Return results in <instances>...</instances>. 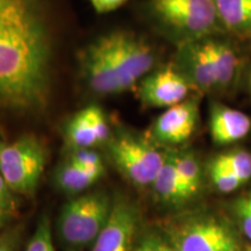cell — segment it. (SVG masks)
Instances as JSON below:
<instances>
[{"mask_svg":"<svg viewBox=\"0 0 251 251\" xmlns=\"http://www.w3.org/2000/svg\"><path fill=\"white\" fill-rule=\"evenodd\" d=\"M54 35L47 0H0V106L43 111L51 87Z\"/></svg>","mask_w":251,"mask_h":251,"instance_id":"1","label":"cell"},{"mask_svg":"<svg viewBox=\"0 0 251 251\" xmlns=\"http://www.w3.org/2000/svg\"><path fill=\"white\" fill-rule=\"evenodd\" d=\"M114 198L105 191L78 196L63 206L57 222L58 233L71 247L93 243L107 224Z\"/></svg>","mask_w":251,"mask_h":251,"instance_id":"2","label":"cell"},{"mask_svg":"<svg viewBox=\"0 0 251 251\" xmlns=\"http://www.w3.org/2000/svg\"><path fill=\"white\" fill-rule=\"evenodd\" d=\"M106 144L115 168L139 187L153 183L166 158V153L159 151L151 141L129 130L117 131Z\"/></svg>","mask_w":251,"mask_h":251,"instance_id":"3","label":"cell"},{"mask_svg":"<svg viewBox=\"0 0 251 251\" xmlns=\"http://www.w3.org/2000/svg\"><path fill=\"white\" fill-rule=\"evenodd\" d=\"M47 150L33 134H25L5 147L0 174L17 194L33 196L45 172Z\"/></svg>","mask_w":251,"mask_h":251,"instance_id":"4","label":"cell"},{"mask_svg":"<svg viewBox=\"0 0 251 251\" xmlns=\"http://www.w3.org/2000/svg\"><path fill=\"white\" fill-rule=\"evenodd\" d=\"M155 18L185 42L199 41L219 24L214 0H150Z\"/></svg>","mask_w":251,"mask_h":251,"instance_id":"5","label":"cell"},{"mask_svg":"<svg viewBox=\"0 0 251 251\" xmlns=\"http://www.w3.org/2000/svg\"><path fill=\"white\" fill-rule=\"evenodd\" d=\"M122 92L143 79L155 64V52L142 37L128 30H114L102 35Z\"/></svg>","mask_w":251,"mask_h":251,"instance_id":"6","label":"cell"},{"mask_svg":"<svg viewBox=\"0 0 251 251\" xmlns=\"http://www.w3.org/2000/svg\"><path fill=\"white\" fill-rule=\"evenodd\" d=\"M171 244L179 251H240L228 226L214 218H194L176 227Z\"/></svg>","mask_w":251,"mask_h":251,"instance_id":"7","label":"cell"},{"mask_svg":"<svg viewBox=\"0 0 251 251\" xmlns=\"http://www.w3.org/2000/svg\"><path fill=\"white\" fill-rule=\"evenodd\" d=\"M139 224L136 205L126 197H115L111 216L92 243V251H134Z\"/></svg>","mask_w":251,"mask_h":251,"instance_id":"8","label":"cell"},{"mask_svg":"<svg viewBox=\"0 0 251 251\" xmlns=\"http://www.w3.org/2000/svg\"><path fill=\"white\" fill-rule=\"evenodd\" d=\"M190 81L174 67H166L148 75L141 80L139 97L148 107H171L186 99Z\"/></svg>","mask_w":251,"mask_h":251,"instance_id":"9","label":"cell"},{"mask_svg":"<svg viewBox=\"0 0 251 251\" xmlns=\"http://www.w3.org/2000/svg\"><path fill=\"white\" fill-rule=\"evenodd\" d=\"M199 107L196 99H185L171 106L156 119L152 126V136L164 144H180L191 137L196 130Z\"/></svg>","mask_w":251,"mask_h":251,"instance_id":"10","label":"cell"},{"mask_svg":"<svg viewBox=\"0 0 251 251\" xmlns=\"http://www.w3.org/2000/svg\"><path fill=\"white\" fill-rule=\"evenodd\" d=\"M111 136L105 113L96 105L77 112L65 127V139L72 149L93 148L107 143Z\"/></svg>","mask_w":251,"mask_h":251,"instance_id":"11","label":"cell"},{"mask_svg":"<svg viewBox=\"0 0 251 251\" xmlns=\"http://www.w3.org/2000/svg\"><path fill=\"white\" fill-rule=\"evenodd\" d=\"M179 71L187 78L191 86L196 87L200 92H207L218 87L205 42L200 40L185 42L179 52Z\"/></svg>","mask_w":251,"mask_h":251,"instance_id":"12","label":"cell"},{"mask_svg":"<svg viewBox=\"0 0 251 251\" xmlns=\"http://www.w3.org/2000/svg\"><path fill=\"white\" fill-rule=\"evenodd\" d=\"M251 129V120L238 109L215 103L211 108L209 130L215 143L229 144L242 140Z\"/></svg>","mask_w":251,"mask_h":251,"instance_id":"13","label":"cell"},{"mask_svg":"<svg viewBox=\"0 0 251 251\" xmlns=\"http://www.w3.org/2000/svg\"><path fill=\"white\" fill-rule=\"evenodd\" d=\"M219 21L229 30L251 36V0H214Z\"/></svg>","mask_w":251,"mask_h":251,"instance_id":"14","label":"cell"},{"mask_svg":"<svg viewBox=\"0 0 251 251\" xmlns=\"http://www.w3.org/2000/svg\"><path fill=\"white\" fill-rule=\"evenodd\" d=\"M151 186L156 196L162 201L168 203H181L192 198L178 176L174 163L168 155H166L161 171L158 172Z\"/></svg>","mask_w":251,"mask_h":251,"instance_id":"15","label":"cell"},{"mask_svg":"<svg viewBox=\"0 0 251 251\" xmlns=\"http://www.w3.org/2000/svg\"><path fill=\"white\" fill-rule=\"evenodd\" d=\"M205 43L214 69L216 86L227 87L236 74L238 65L236 52L228 43L218 41H206Z\"/></svg>","mask_w":251,"mask_h":251,"instance_id":"16","label":"cell"},{"mask_svg":"<svg viewBox=\"0 0 251 251\" xmlns=\"http://www.w3.org/2000/svg\"><path fill=\"white\" fill-rule=\"evenodd\" d=\"M100 178V176L91 174L70 161H67L56 170L55 183L63 192L74 196L84 192Z\"/></svg>","mask_w":251,"mask_h":251,"instance_id":"17","label":"cell"},{"mask_svg":"<svg viewBox=\"0 0 251 251\" xmlns=\"http://www.w3.org/2000/svg\"><path fill=\"white\" fill-rule=\"evenodd\" d=\"M166 155L174 163L176 171L185 187L193 197L201 184V170L196 156L188 151H169Z\"/></svg>","mask_w":251,"mask_h":251,"instance_id":"18","label":"cell"},{"mask_svg":"<svg viewBox=\"0 0 251 251\" xmlns=\"http://www.w3.org/2000/svg\"><path fill=\"white\" fill-rule=\"evenodd\" d=\"M215 162L225 166L237 176L243 183L251 179V153L244 150H234L220 153L214 158Z\"/></svg>","mask_w":251,"mask_h":251,"instance_id":"19","label":"cell"},{"mask_svg":"<svg viewBox=\"0 0 251 251\" xmlns=\"http://www.w3.org/2000/svg\"><path fill=\"white\" fill-rule=\"evenodd\" d=\"M68 161L100 177H102L105 174V165H103L101 156L91 148L72 149Z\"/></svg>","mask_w":251,"mask_h":251,"instance_id":"20","label":"cell"},{"mask_svg":"<svg viewBox=\"0 0 251 251\" xmlns=\"http://www.w3.org/2000/svg\"><path fill=\"white\" fill-rule=\"evenodd\" d=\"M25 251H56L52 242L51 222L47 215L40 219L33 236L28 241Z\"/></svg>","mask_w":251,"mask_h":251,"instance_id":"21","label":"cell"},{"mask_svg":"<svg viewBox=\"0 0 251 251\" xmlns=\"http://www.w3.org/2000/svg\"><path fill=\"white\" fill-rule=\"evenodd\" d=\"M208 171L213 184L221 192H233V191L237 190L238 187L244 184L237 176H235L233 172L229 171L225 166L219 164L214 159H212L211 164L208 166Z\"/></svg>","mask_w":251,"mask_h":251,"instance_id":"22","label":"cell"},{"mask_svg":"<svg viewBox=\"0 0 251 251\" xmlns=\"http://www.w3.org/2000/svg\"><path fill=\"white\" fill-rule=\"evenodd\" d=\"M233 208L240 228L248 240L251 241V190L235 200Z\"/></svg>","mask_w":251,"mask_h":251,"instance_id":"23","label":"cell"},{"mask_svg":"<svg viewBox=\"0 0 251 251\" xmlns=\"http://www.w3.org/2000/svg\"><path fill=\"white\" fill-rule=\"evenodd\" d=\"M15 194L17 193L8 186L4 177L0 174V213L11 218L17 213L19 201Z\"/></svg>","mask_w":251,"mask_h":251,"instance_id":"24","label":"cell"},{"mask_svg":"<svg viewBox=\"0 0 251 251\" xmlns=\"http://www.w3.org/2000/svg\"><path fill=\"white\" fill-rule=\"evenodd\" d=\"M23 229L14 227L0 234V251H18L21 243Z\"/></svg>","mask_w":251,"mask_h":251,"instance_id":"25","label":"cell"},{"mask_svg":"<svg viewBox=\"0 0 251 251\" xmlns=\"http://www.w3.org/2000/svg\"><path fill=\"white\" fill-rule=\"evenodd\" d=\"M128 0H90L94 11L98 13H109L121 7Z\"/></svg>","mask_w":251,"mask_h":251,"instance_id":"26","label":"cell"},{"mask_svg":"<svg viewBox=\"0 0 251 251\" xmlns=\"http://www.w3.org/2000/svg\"><path fill=\"white\" fill-rule=\"evenodd\" d=\"M158 238L155 235L144 236L140 241L137 246H135L134 251H159L158 249Z\"/></svg>","mask_w":251,"mask_h":251,"instance_id":"27","label":"cell"},{"mask_svg":"<svg viewBox=\"0 0 251 251\" xmlns=\"http://www.w3.org/2000/svg\"><path fill=\"white\" fill-rule=\"evenodd\" d=\"M158 249L159 251H179L178 249H176L171 243L164 242L161 238H158Z\"/></svg>","mask_w":251,"mask_h":251,"instance_id":"28","label":"cell"},{"mask_svg":"<svg viewBox=\"0 0 251 251\" xmlns=\"http://www.w3.org/2000/svg\"><path fill=\"white\" fill-rule=\"evenodd\" d=\"M9 220H11V216L0 213V230H1V229H4V227L7 225V222L9 221Z\"/></svg>","mask_w":251,"mask_h":251,"instance_id":"29","label":"cell"},{"mask_svg":"<svg viewBox=\"0 0 251 251\" xmlns=\"http://www.w3.org/2000/svg\"><path fill=\"white\" fill-rule=\"evenodd\" d=\"M5 147H6V144H4L2 141H0V162H1V156H2V152H4Z\"/></svg>","mask_w":251,"mask_h":251,"instance_id":"30","label":"cell"},{"mask_svg":"<svg viewBox=\"0 0 251 251\" xmlns=\"http://www.w3.org/2000/svg\"><path fill=\"white\" fill-rule=\"evenodd\" d=\"M244 251H251V244H247V246L244 247Z\"/></svg>","mask_w":251,"mask_h":251,"instance_id":"31","label":"cell"},{"mask_svg":"<svg viewBox=\"0 0 251 251\" xmlns=\"http://www.w3.org/2000/svg\"><path fill=\"white\" fill-rule=\"evenodd\" d=\"M69 251H77V250H75V249H70Z\"/></svg>","mask_w":251,"mask_h":251,"instance_id":"32","label":"cell"}]
</instances>
